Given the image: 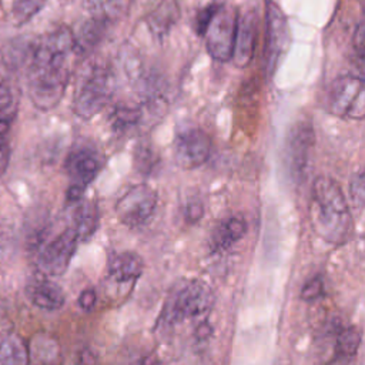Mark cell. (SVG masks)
<instances>
[{
  "instance_id": "obj_1",
  "label": "cell",
  "mask_w": 365,
  "mask_h": 365,
  "mask_svg": "<svg viewBox=\"0 0 365 365\" xmlns=\"http://www.w3.org/2000/svg\"><path fill=\"white\" fill-rule=\"evenodd\" d=\"M74 54V34L57 27L33 47L27 73L29 96L38 110H51L63 98L70 78L68 58Z\"/></svg>"
},
{
  "instance_id": "obj_2",
  "label": "cell",
  "mask_w": 365,
  "mask_h": 365,
  "mask_svg": "<svg viewBox=\"0 0 365 365\" xmlns=\"http://www.w3.org/2000/svg\"><path fill=\"white\" fill-rule=\"evenodd\" d=\"M308 220L318 237L331 244H342L352 231V215L339 184L325 175L311 187Z\"/></svg>"
},
{
  "instance_id": "obj_3",
  "label": "cell",
  "mask_w": 365,
  "mask_h": 365,
  "mask_svg": "<svg viewBox=\"0 0 365 365\" xmlns=\"http://www.w3.org/2000/svg\"><path fill=\"white\" fill-rule=\"evenodd\" d=\"M214 304V292L201 279H191L180 285L168 298L161 314V322L174 325L185 319L204 315Z\"/></svg>"
},
{
  "instance_id": "obj_4",
  "label": "cell",
  "mask_w": 365,
  "mask_h": 365,
  "mask_svg": "<svg viewBox=\"0 0 365 365\" xmlns=\"http://www.w3.org/2000/svg\"><path fill=\"white\" fill-rule=\"evenodd\" d=\"M114 91V76L106 66H93L80 80L74 100L73 110L77 117L90 120L97 115L103 107L110 101Z\"/></svg>"
},
{
  "instance_id": "obj_5",
  "label": "cell",
  "mask_w": 365,
  "mask_h": 365,
  "mask_svg": "<svg viewBox=\"0 0 365 365\" xmlns=\"http://www.w3.org/2000/svg\"><path fill=\"white\" fill-rule=\"evenodd\" d=\"M238 13L234 6L218 4L202 34L208 54L220 63H227L232 57Z\"/></svg>"
},
{
  "instance_id": "obj_6",
  "label": "cell",
  "mask_w": 365,
  "mask_h": 365,
  "mask_svg": "<svg viewBox=\"0 0 365 365\" xmlns=\"http://www.w3.org/2000/svg\"><path fill=\"white\" fill-rule=\"evenodd\" d=\"M157 204V191L148 184H137L117 200L114 211L123 225L135 230L145 227L153 220Z\"/></svg>"
},
{
  "instance_id": "obj_7",
  "label": "cell",
  "mask_w": 365,
  "mask_h": 365,
  "mask_svg": "<svg viewBox=\"0 0 365 365\" xmlns=\"http://www.w3.org/2000/svg\"><path fill=\"white\" fill-rule=\"evenodd\" d=\"M78 240L74 230L67 227L50 240L37 242L36 264L38 271L46 277H60L66 272L76 252Z\"/></svg>"
},
{
  "instance_id": "obj_8",
  "label": "cell",
  "mask_w": 365,
  "mask_h": 365,
  "mask_svg": "<svg viewBox=\"0 0 365 365\" xmlns=\"http://www.w3.org/2000/svg\"><path fill=\"white\" fill-rule=\"evenodd\" d=\"M289 44V27L284 11L272 0L265 6V40H264V73L269 78Z\"/></svg>"
},
{
  "instance_id": "obj_9",
  "label": "cell",
  "mask_w": 365,
  "mask_h": 365,
  "mask_svg": "<svg viewBox=\"0 0 365 365\" xmlns=\"http://www.w3.org/2000/svg\"><path fill=\"white\" fill-rule=\"evenodd\" d=\"M329 111L336 117L364 118V77L344 74L334 80L329 88Z\"/></svg>"
},
{
  "instance_id": "obj_10",
  "label": "cell",
  "mask_w": 365,
  "mask_h": 365,
  "mask_svg": "<svg viewBox=\"0 0 365 365\" xmlns=\"http://www.w3.org/2000/svg\"><path fill=\"white\" fill-rule=\"evenodd\" d=\"M314 130L309 121L297 123L288 134L285 163L291 178L295 182H302L309 173L311 154L314 147Z\"/></svg>"
},
{
  "instance_id": "obj_11",
  "label": "cell",
  "mask_w": 365,
  "mask_h": 365,
  "mask_svg": "<svg viewBox=\"0 0 365 365\" xmlns=\"http://www.w3.org/2000/svg\"><path fill=\"white\" fill-rule=\"evenodd\" d=\"M211 154V138L201 128H187L177 134L173 143L175 164L182 170L202 165Z\"/></svg>"
},
{
  "instance_id": "obj_12",
  "label": "cell",
  "mask_w": 365,
  "mask_h": 365,
  "mask_svg": "<svg viewBox=\"0 0 365 365\" xmlns=\"http://www.w3.org/2000/svg\"><path fill=\"white\" fill-rule=\"evenodd\" d=\"M103 164L104 157L100 150L93 144L81 143L71 148L64 167L73 184L87 188V185L98 175Z\"/></svg>"
},
{
  "instance_id": "obj_13",
  "label": "cell",
  "mask_w": 365,
  "mask_h": 365,
  "mask_svg": "<svg viewBox=\"0 0 365 365\" xmlns=\"http://www.w3.org/2000/svg\"><path fill=\"white\" fill-rule=\"evenodd\" d=\"M257 29L258 17L255 10H247L242 14L238 13L235 41L231 60L240 68L247 67L254 57L257 44Z\"/></svg>"
},
{
  "instance_id": "obj_14",
  "label": "cell",
  "mask_w": 365,
  "mask_h": 365,
  "mask_svg": "<svg viewBox=\"0 0 365 365\" xmlns=\"http://www.w3.org/2000/svg\"><path fill=\"white\" fill-rule=\"evenodd\" d=\"M26 294L33 305L46 311L60 309L66 301L63 289L46 277L31 279L26 287Z\"/></svg>"
},
{
  "instance_id": "obj_15",
  "label": "cell",
  "mask_w": 365,
  "mask_h": 365,
  "mask_svg": "<svg viewBox=\"0 0 365 365\" xmlns=\"http://www.w3.org/2000/svg\"><path fill=\"white\" fill-rule=\"evenodd\" d=\"M144 269L143 258L134 251H123L113 255L108 262V278L117 284L134 282Z\"/></svg>"
},
{
  "instance_id": "obj_16",
  "label": "cell",
  "mask_w": 365,
  "mask_h": 365,
  "mask_svg": "<svg viewBox=\"0 0 365 365\" xmlns=\"http://www.w3.org/2000/svg\"><path fill=\"white\" fill-rule=\"evenodd\" d=\"M247 232V221L241 215H232L222 220L211 234V247L214 251H227L237 244Z\"/></svg>"
},
{
  "instance_id": "obj_17",
  "label": "cell",
  "mask_w": 365,
  "mask_h": 365,
  "mask_svg": "<svg viewBox=\"0 0 365 365\" xmlns=\"http://www.w3.org/2000/svg\"><path fill=\"white\" fill-rule=\"evenodd\" d=\"M107 19L100 17V16H93L86 20L77 33L74 34V54L83 56L91 51L104 37L107 26H108Z\"/></svg>"
},
{
  "instance_id": "obj_18",
  "label": "cell",
  "mask_w": 365,
  "mask_h": 365,
  "mask_svg": "<svg viewBox=\"0 0 365 365\" xmlns=\"http://www.w3.org/2000/svg\"><path fill=\"white\" fill-rule=\"evenodd\" d=\"M178 17L180 7L177 0H161L157 7L147 16V24L150 31L157 38H163L170 33Z\"/></svg>"
},
{
  "instance_id": "obj_19",
  "label": "cell",
  "mask_w": 365,
  "mask_h": 365,
  "mask_svg": "<svg viewBox=\"0 0 365 365\" xmlns=\"http://www.w3.org/2000/svg\"><path fill=\"white\" fill-rule=\"evenodd\" d=\"M76 204L71 228L74 230L78 241H87L98 227V210L90 200H80Z\"/></svg>"
},
{
  "instance_id": "obj_20",
  "label": "cell",
  "mask_w": 365,
  "mask_h": 365,
  "mask_svg": "<svg viewBox=\"0 0 365 365\" xmlns=\"http://www.w3.org/2000/svg\"><path fill=\"white\" fill-rule=\"evenodd\" d=\"M30 349L24 339L16 334H6L0 338V364H27Z\"/></svg>"
},
{
  "instance_id": "obj_21",
  "label": "cell",
  "mask_w": 365,
  "mask_h": 365,
  "mask_svg": "<svg viewBox=\"0 0 365 365\" xmlns=\"http://www.w3.org/2000/svg\"><path fill=\"white\" fill-rule=\"evenodd\" d=\"M133 164L141 175H151L160 164V155L155 147L148 141H140L133 151Z\"/></svg>"
},
{
  "instance_id": "obj_22",
  "label": "cell",
  "mask_w": 365,
  "mask_h": 365,
  "mask_svg": "<svg viewBox=\"0 0 365 365\" xmlns=\"http://www.w3.org/2000/svg\"><path fill=\"white\" fill-rule=\"evenodd\" d=\"M359 345H361V331L355 327L344 328L336 338V345H335L336 356L341 358L342 361L351 359L352 356L356 355Z\"/></svg>"
},
{
  "instance_id": "obj_23",
  "label": "cell",
  "mask_w": 365,
  "mask_h": 365,
  "mask_svg": "<svg viewBox=\"0 0 365 365\" xmlns=\"http://www.w3.org/2000/svg\"><path fill=\"white\" fill-rule=\"evenodd\" d=\"M84 4L93 16L111 20L124 11L125 0H84Z\"/></svg>"
},
{
  "instance_id": "obj_24",
  "label": "cell",
  "mask_w": 365,
  "mask_h": 365,
  "mask_svg": "<svg viewBox=\"0 0 365 365\" xmlns=\"http://www.w3.org/2000/svg\"><path fill=\"white\" fill-rule=\"evenodd\" d=\"M46 0H16L11 9V17L17 26L31 20L44 6Z\"/></svg>"
},
{
  "instance_id": "obj_25",
  "label": "cell",
  "mask_w": 365,
  "mask_h": 365,
  "mask_svg": "<svg viewBox=\"0 0 365 365\" xmlns=\"http://www.w3.org/2000/svg\"><path fill=\"white\" fill-rule=\"evenodd\" d=\"M31 355L36 356V361H41V362H50L54 361L58 355V345L56 341L47 338V336H41L38 341H33V346H31Z\"/></svg>"
},
{
  "instance_id": "obj_26",
  "label": "cell",
  "mask_w": 365,
  "mask_h": 365,
  "mask_svg": "<svg viewBox=\"0 0 365 365\" xmlns=\"http://www.w3.org/2000/svg\"><path fill=\"white\" fill-rule=\"evenodd\" d=\"M349 194L354 205L356 208H362L365 202V178H364V171L358 170L354 173L351 177L349 182Z\"/></svg>"
},
{
  "instance_id": "obj_27",
  "label": "cell",
  "mask_w": 365,
  "mask_h": 365,
  "mask_svg": "<svg viewBox=\"0 0 365 365\" xmlns=\"http://www.w3.org/2000/svg\"><path fill=\"white\" fill-rule=\"evenodd\" d=\"M352 48H354V57L358 63V74L362 76V66H364V24L362 21L358 23L354 37H352Z\"/></svg>"
},
{
  "instance_id": "obj_28",
  "label": "cell",
  "mask_w": 365,
  "mask_h": 365,
  "mask_svg": "<svg viewBox=\"0 0 365 365\" xmlns=\"http://www.w3.org/2000/svg\"><path fill=\"white\" fill-rule=\"evenodd\" d=\"M322 294H324V282L319 275H317V277L311 278L308 282H305V285L301 289V298L304 301L318 299L319 297H322Z\"/></svg>"
},
{
  "instance_id": "obj_29",
  "label": "cell",
  "mask_w": 365,
  "mask_h": 365,
  "mask_svg": "<svg viewBox=\"0 0 365 365\" xmlns=\"http://www.w3.org/2000/svg\"><path fill=\"white\" fill-rule=\"evenodd\" d=\"M217 7H218V4H210V6L204 7V9L197 14L195 21H194V27H195V31L198 33V36H202V34H204V31H205V29H207L210 20H211L214 11L217 10Z\"/></svg>"
},
{
  "instance_id": "obj_30",
  "label": "cell",
  "mask_w": 365,
  "mask_h": 365,
  "mask_svg": "<svg viewBox=\"0 0 365 365\" xmlns=\"http://www.w3.org/2000/svg\"><path fill=\"white\" fill-rule=\"evenodd\" d=\"M204 214V207L200 201H191L190 204H187L185 207V218L190 222H197Z\"/></svg>"
},
{
  "instance_id": "obj_31",
  "label": "cell",
  "mask_w": 365,
  "mask_h": 365,
  "mask_svg": "<svg viewBox=\"0 0 365 365\" xmlns=\"http://www.w3.org/2000/svg\"><path fill=\"white\" fill-rule=\"evenodd\" d=\"M96 301H97V294H96V291L91 289V288L84 289V291L80 294V297H78V305H80L83 309H86V311H90V309L94 307Z\"/></svg>"
},
{
  "instance_id": "obj_32",
  "label": "cell",
  "mask_w": 365,
  "mask_h": 365,
  "mask_svg": "<svg viewBox=\"0 0 365 365\" xmlns=\"http://www.w3.org/2000/svg\"><path fill=\"white\" fill-rule=\"evenodd\" d=\"M86 187L78 185V184H70V187L67 188V194H66V200L68 204H76L83 198Z\"/></svg>"
},
{
  "instance_id": "obj_33",
  "label": "cell",
  "mask_w": 365,
  "mask_h": 365,
  "mask_svg": "<svg viewBox=\"0 0 365 365\" xmlns=\"http://www.w3.org/2000/svg\"><path fill=\"white\" fill-rule=\"evenodd\" d=\"M197 332H195V335H197V338L198 339H207L211 334H212V328L207 324V322H202V324H200L198 327H197V329H195Z\"/></svg>"
},
{
  "instance_id": "obj_34",
  "label": "cell",
  "mask_w": 365,
  "mask_h": 365,
  "mask_svg": "<svg viewBox=\"0 0 365 365\" xmlns=\"http://www.w3.org/2000/svg\"><path fill=\"white\" fill-rule=\"evenodd\" d=\"M80 361H81V362H96V361H97V358L94 356V354H93V352L87 351V352L81 354V359H80Z\"/></svg>"
},
{
  "instance_id": "obj_35",
  "label": "cell",
  "mask_w": 365,
  "mask_h": 365,
  "mask_svg": "<svg viewBox=\"0 0 365 365\" xmlns=\"http://www.w3.org/2000/svg\"><path fill=\"white\" fill-rule=\"evenodd\" d=\"M58 1H60V4H63V6H67V4L73 3L74 0H58Z\"/></svg>"
}]
</instances>
